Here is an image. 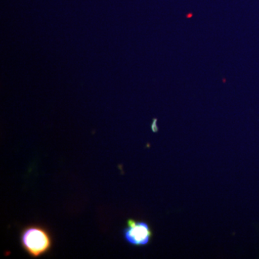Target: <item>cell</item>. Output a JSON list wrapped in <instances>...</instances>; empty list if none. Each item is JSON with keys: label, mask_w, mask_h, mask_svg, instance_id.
Instances as JSON below:
<instances>
[{"label": "cell", "mask_w": 259, "mask_h": 259, "mask_svg": "<svg viewBox=\"0 0 259 259\" xmlns=\"http://www.w3.org/2000/svg\"><path fill=\"white\" fill-rule=\"evenodd\" d=\"M20 243L32 257L47 253L52 247V238L47 228L38 225L25 227L20 233Z\"/></svg>", "instance_id": "cell-1"}, {"label": "cell", "mask_w": 259, "mask_h": 259, "mask_svg": "<svg viewBox=\"0 0 259 259\" xmlns=\"http://www.w3.org/2000/svg\"><path fill=\"white\" fill-rule=\"evenodd\" d=\"M123 236L130 244L143 246L151 241L152 231L147 223L128 219L123 231Z\"/></svg>", "instance_id": "cell-2"}]
</instances>
